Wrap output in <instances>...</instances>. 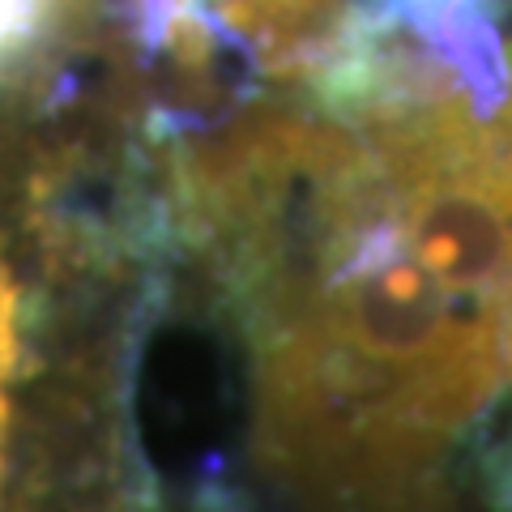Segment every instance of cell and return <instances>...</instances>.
Instances as JSON below:
<instances>
[{
  "label": "cell",
  "instance_id": "obj_1",
  "mask_svg": "<svg viewBox=\"0 0 512 512\" xmlns=\"http://www.w3.org/2000/svg\"><path fill=\"white\" fill-rule=\"evenodd\" d=\"M261 103L175 167L180 227L248 350V448L291 512H457L453 448L512 389L410 252L342 103Z\"/></svg>",
  "mask_w": 512,
  "mask_h": 512
},
{
  "label": "cell",
  "instance_id": "obj_3",
  "mask_svg": "<svg viewBox=\"0 0 512 512\" xmlns=\"http://www.w3.org/2000/svg\"><path fill=\"white\" fill-rule=\"evenodd\" d=\"M26 372V303L22 286L0 261V483H5V453L13 436V406Z\"/></svg>",
  "mask_w": 512,
  "mask_h": 512
},
{
  "label": "cell",
  "instance_id": "obj_2",
  "mask_svg": "<svg viewBox=\"0 0 512 512\" xmlns=\"http://www.w3.org/2000/svg\"><path fill=\"white\" fill-rule=\"evenodd\" d=\"M436 77L384 60L333 103L355 116L410 252L512 363V99L478 111L466 86Z\"/></svg>",
  "mask_w": 512,
  "mask_h": 512
},
{
  "label": "cell",
  "instance_id": "obj_4",
  "mask_svg": "<svg viewBox=\"0 0 512 512\" xmlns=\"http://www.w3.org/2000/svg\"><path fill=\"white\" fill-rule=\"evenodd\" d=\"M500 491L508 495V508H512V453H508V466L500 470Z\"/></svg>",
  "mask_w": 512,
  "mask_h": 512
}]
</instances>
